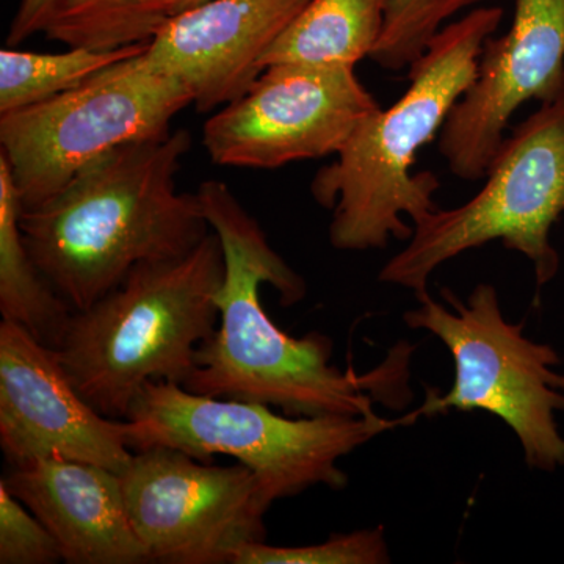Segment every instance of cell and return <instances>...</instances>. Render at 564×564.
<instances>
[{"label": "cell", "mask_w": 564, "mask_h": 564, "mask_svg": "<svg viewBox=\"0 0 564 564\" xmlns=\"http://www.w3.org/2000/svg\"><path fill=\"white\" fill-rule=\"evenodd\" d=\"M204 217L225 252L218 291L220 321L198 348L195 369L182 388L199 395L243 400L288 415H375L373 402L408 400L411 348H393L388 361L366 373L333 366V340L321 333L292 337L263 310L261 285L280 293L284 307L307 295L306 281L273 250L261 225L228 184L204 181Z\"/></svg>", "instance_id": "obj_1"}, {"label": "cell", "mask_w": 564, "mask_h": 564, "mask_svg": "<svg viewBox=\"0 0 564 564\" xmlns=\"http://www.w3.org/2000/svg\"><path fill=\"white\" fill-rule=\"evenodd\" d=\"M191 132L126 144L57 195L22 209L33 261L73 313L117 289L137 265L187 254L212 232L195 193L177 191Z\"/></svg>", "instance_id": "obj_2"}, {"label": "cell", "mask_w": 564, "mask_h": 564, "mask_svg": "<svg viewBox=\"0 0 564 564\" xmlns=\"http://www.w3.org/2000/svg\"><path fill=\"white\" fill-rule=\"evenodd\" d=\"M503 18L500 7H477L445 25L410 68L411 85L389 109L356 128L336 161L314 176L315 202L333 210L329 242L336 250L366 251L410 240L413 225L440 209V181L411 174L415 154L443 129L448 113L477 79L486 40Z\"/></svg>", "instance_id": "obj_3"}, {"label": "cell", "mask_w": 564, "mask_h": 564, "mask_svg": "<svg viewBox=\"0 0 564 564\" xmlns=\"http://www.w3.org/2000/svg\"><path fill=\"white\" fill-rule=\"evenodd\" d=\"M225 270L212 231L187 254L140 263L121 285L74 313L57 352L82 397L124 421L144 386L184 384L220 321Z\"/></svg>", "instance_id": "obj_4"}, {"label": "cell", "mask_w": 564, "mask_h": 564, "mask_svg": "<svg viewBox=\"0 0 564 564\" xmlns=\"http://www.w3.org/2000/svg\"><path fill=\"white\" fill-rule=\"evenodd\" d=\"M269 404L199 395L181 384L152 381L132 403L129 445L177 448L199 462L231 456L258 480L267 510L274 502L300 496L313 486L343 489L347 474L339 459L378 434L417 421L380 415H280Z\"/></svg>", "instance_id": "obj_5"}, {"label": "cell", "mask_w": 564, "mask_h": 564, "mask_svg": "<svg viewBox=\"0 0 564 564\" xmlns=\"http://www.w3.org/2000/svg\"><path fill=\"white\" fill-rule=\"evenodd\" d=\"M485 176L473 199L413 225L406 247L381 270V282L419 295L443 263L492 240L533 263L538 288L554 280L560 256L551 231L564 212V88L503 140Z\"/></svg>", "instance_id": "obj_6"}, {"label": "cell", "mask_w": 564, "mask_h": 564, "mask_svg": "<svg viewBox=\"0 0 564 564\" xmlns=\"http://www.w3.org/2000/svg\"><path fill=\"white\" fill-rule=\"evenodd\" d=\"M441 295L444 304L434 302L429 291L419 293L417 307L403 315L410 328L436 336L455 362L451 391L429 395L419 414L486 411L510 426L529 467L543 473L563 467L564 436L556 425V414L564 413L558 352L530 340L524 322L503 317L491 284H478L466 302L451 289Z\"/></svg>", "instance_id": "obj_7"}, {"label": "cell", "mask_w": 564, "mask_h": 564, "mask_svg": "<svg viewBox=\"0 0 564 564\" xmlns=\"http://www.w3.org/2000/svg\"><path fill=\"white\" fill-rule=\"evenodd\" d=\"M144 52L54 98L0 115V154L24 209L46 203L109 152L172 132L192 93L151 66Z\"/></svg>", "instance_id": "obj_8"}, {"label": "cell", "mask_w": 564, "mask_h": 564, "mask_svg": "<svg viewBox=\"0 0 564 564\" xmlns=\"http://www.w3.org/2000/svg\"><path fill=\"white\" fill-rule=\"evenodd\" d=\"M126 508L152 562L226 564L243 544L265 541L256 475L214 466L177 448L133 452L120 473Z\"/></svg>", "instance_id": "obj_9"}, {"label": "cell", "mask_w": 564, "mask_h": 564, "mask_svg": "<svg viewBox=\"0 0 564 564\" xmlns=\"http://www.w3.org/2000/svg\"><path fill=\"white\" fill-rule=\"evenodd\" d=\"M380 109L351 66L281 63L206 121L203 144L218 165L280 169L339 154Z\"/></svg>", "instance_id": "obj_10"}, {"label": "cell", "mask_w": 564, "mask_h": 564, "mask_svg": "<svg viewBox=\"0 0 564 564\" xmlns=\"http://www.w3.org/2000/svg\"><path fill=\"white\" fill-rule=\"evenodd\" d=\"M0 448L11 467L40 459L131 463L129 422L99 413L69 380L55 348L18 323H0Z\"/></svg>", "instance_id": "obj_11"}, {"label": "cell", "mask_w": 564, "mask_h": 564, "mask_svg": "<svg viewBox=\"0 0 564 564\" xmlns=\"http://www.w3.org/2000/svg\"><path fill=\"white\" fill-rule=\"evenodd\" d=\"M564 88V0H516L513 24L486 40L477 79L448 113L440 151L451 172L478 181L522 104L545 102Z\"/></svg>", "instance_id": "obj_12"}, {"label": "cell", "mask_w": 564, "mask_h": 564, "mask_svg": "<svg viewBox=\"0 0 564 564\" xmlns=\"http://www.w3.org/2000/svg\"><path fill=\"white\" fill-rule=\"evenodd\" d=\"M311 0H207L163 22L148 41L151 66L182 82L193 106L212 111L262 74L274 40Z\"/></svg>", "instance_id": "obj_13"}, {"label": "cell", "mask_w": 564, "mask_h": 564, "mask_svg": "<svg viewBox=\"0 0 564 564\" xmlns=\"http://www.w3.org/2000/svg\"><path fill=\"white\" fill-rule=\"evenodd\" d=\"M0 484L46 525L63 562H152L129 518L120 474L98 464L40 459L11 467Z\"/></svg>", "instance_id": "obj_14"}, {"label": "cell", "mask_w": 564, "mask_h": 564, "mask_svg": "<svg viewBox=\"0 0 564 564\" xmlns=\"http://www.w3.org/2000/svg\"><path fill=\"white\" fill-rule=\"evenodd\" d=\"M22 209L9 162L0 154V314L57 350L74 313L33 261Z\"/></svg>", "instance_id": "obj_15"}, {"label": "cell", "mask_w": 564, "mask_h": 564, "mask_svg": "<svg viewBox=\"0 0 564 564\" xmlns=\"http://www.w3.org/2000/svg\"><path fill=\"white\" fill-rule=\"evenodd\" d=\"M384 22V0H311L263 54L262 70L281 63L351 66L370 57Z\"/></svg>", "instance_id": "obj_16"}, {"label": "cell", "mask_w": 564, "mask_h": 564, "mask_svg": "<svg viewBox=\"0 0 564 564\" xmlns=\"http://www.w3.org/2000/svg\"><path fill=\"white\" fill-rule=\"evenodd\" d=\"M148 43L128 44L117 50L70 47L63 54L0 51V115L24 109L77 87L99 70L135 57Z\"/></svg>", "instance_id": "obj_17"}, {"label": "cell", "mask_w": 564, "mask_h": 564, "mask_svg": "<svg viewBox=\"0 0 564 564\" xmlns=\"http://www.w3.org/2000/svg\"><path fill=\"white\" fill-rule=\"evenodd\" d=\"M481 0H384V22L370 58L384 69L411 68L445 22Z\"/></svg>", "instance_id": "obj_18"}, {"label": "cell", "mask_w": 564, "mask_h": 564, "mask_svg": "<svg viewBox=\"0 0 564 564\" xmlns=\"http://www.w3.org/2000/svg\"><path fill=\"white\" fill-rule=\"evenodd\" d=\"M383 527L333 534L313 545H269L265 541L240 545L231 564H383L389 563Z\"/></svg>", "instance_id": "obj_19"}, {"label": "cell", "mask_w": 564, "mask_h": 564, "mask_svg": "<svg viewBox=\"0 0 564 564\" xmlns=\"http://www.w3.org/2000/svg\"><path fill=\"white\" fill-rule=\"evenodd\" d=\"M63 562L57 540L46 525L0 484V564Z\"/></svg>", "instance_id": "obj_20"}, {"label": "cell", "mask_w": 564, "mask_h": 564, "mask_svg": "<svg viewBox=\"0 0 564 564\" xmlns=\"http://www.w3.org/2000/svg\"><path fill=\"white\" fill-rule=\"evenodd\" d=\"M132 2L133 0H65L44 33L69 47L102 51V41L111 25Z\"/></svg>", "instance_id": "obj_21"}, {"label": "cell", "mask_w": 564, "mask_h": 564, "mask_svg": "<svg viewBox=\"0 0 564 564\" xmlns=\"http://www.w3.org/2000/svg\"><path fill=\"white\" fill-rule=\"evenodd\" d=\"M204 2L207 0H133L129 9L111 25L101 50L148 43L163 22Z\"/></svg>", "instance_id": "obj_22"}, {"label": "cell", "mask_w": 564, "mask_h": 564, "mask_svg": "<svg viewBox=\"0 0 564 564\" xmlns=\"http://www.w3.org/2000/svg\"><path fill=\"white\" fill-rule=\"evenodd\" d=\"M65 0H21L7 35V46H20L22 41L44 32Z\"/></svg>", "instance_id": "obj_23"}]
</instances>
